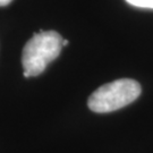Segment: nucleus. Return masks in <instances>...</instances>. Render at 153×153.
Segmentation results:
<instances>
[{
  "label": "nucleus",
  "instance_id": "1",
  "mask_svg": "<svg viewBox=\"0 0 153 153\" xmlns=\"http://www.w3.org/2000/svg\"><path fill=\"white\" fill-rule=\"evenodd\" d=\"M62 49V38L55 31H41L34 34L25 44L22 53L24 76H38L47 66L59 56Z\"/></svg>",
  "mask_w": 153,
  "mask_h": 153
},
{
  "label": "nucleus",
  "instance_id": "2",
  "mask_svg": "<svg viewBox=\"0 0 153 153\" xmlns=\"http://www.w3.org/2000/svg\"><path fill=\"white\" fill-rule=\"evenodd\" d=\"M142 92L141 85L131 78H123L104 84L88 98V108L93 112L105 114L134 102Z\"/></svg>",
  "mask_w": 153,
  "mask_h": 153
},
{
  "label": "nucleus",
  "instance_id": "3",
  "mask_svg": "<svg viewBox=\"0 0 153 153\" xmlns=\"http://www.w3.org/2000/svg\"><path fill=\"white\" fill-rule=\"evenodd\" d=\"M129 5L138 8H149L153 9V0H126Z\"/></svg>",
  "mask_w": 153,
  "mask_h": 153
},
{
  "label": "nucleus",
  "instance_id": "4",
  "mask_svg": "<svg viewBox=\"0 0 153 153\" xmlns=\"http://www.w3.org/2000/svg\"><path fill=\"white\" fill-rule=\"evenodd\" d=\"M13 0H0V7L2 6H7L8 4H10Z\"/></svg>",
  "mask_w": 153,
  "mask_h": 153
},
{
  "label": "nucleus",
  "instance_id": "5",
  "mask_svg": "<svg viewBox=\"0 0 153 153\" xmlns=\"http://www.w3.org/2000/svg\"><path fill=\"white\" fill-rule=\"evenodd\" d=\"M67 44H68V41L62 39V47H64V45H67Z\"/></svg>",
  "mask_w": 153,
  "mask_h": 153
}]
</instances>
